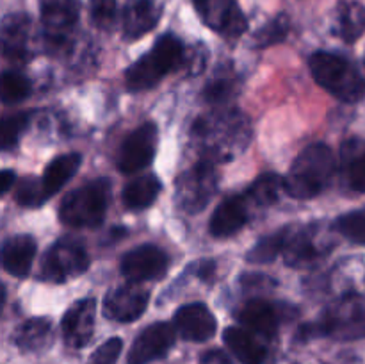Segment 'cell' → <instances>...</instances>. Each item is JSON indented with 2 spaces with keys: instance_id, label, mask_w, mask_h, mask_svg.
Listing matches in <instances>:
<instances>
[{
  "instance_id": "cell-1",
  "label": "cell",
  "mask_w": 365,
  "mask_h": 364,
  "mask_svg": "<svg viewBox=\"0 0 365 364\" xmlns=\"http://www.w3.org/2000/svg\"><path fill=\"white\" fill-rule=\"evenodd\" d=\"M250 121L237 111L210 114L192 127V141L205 153L203 161H230L250 143Z\"/></svg>"
},
{
  "instance_id": "cell-2",
  "label": "cell",
  "mask_w": 365,
  "mask_h": 364,
  "mask_svg": "<svg viewBox=\"0 0 365 364\" xmlns=\"http://www.w3.org/2000/svg\"><path fill=\"white\" fill-rule=\"evenodd\" d=\"M335 171V156L324 143L309 145L292 163L285 177V193L292 198L309 200L321 195Z\"/></svg>"
},
{
  "instance_id": "cell-3",
  "label": "cell",
  "mask_w": 365,
  "mask_h": 364,
  "mask_svg": "<svg viewBox=\"0 0 365 364\" xmlns=\"http://www.w3.org/2000/svg\"><path fill=\"white\" fill-rule=\"evenodd\" d=\"M185 46L177 36L164 34L157 39L153 49L146 56L139 57L134 64L125 71L127 89L138 93L159 84L168 74L178 70L184 64Z\"/></svg>"
},
{
  "instance_id": "cell-4",
  "label": "cell",
  "mask_w": 365,
  "mask_h": 364,
  "mask_svg": "<svg viewBox=\"0 0 365 364\" xmlns=\"http://www.w3.org/2000/svg\"><path fill=\"white\" fill-rule=\"evenodd\" d=\"M309 64L317 84L331 93L335 98L348 103L364 98V77L346 57L321 50V52L312 54Z\"/></svg>"
},
{
  "instance_id": "cell-5",
  "label": "cell",
  "mask_w": 365,
  "mask_h": 364,
  "mask_svg": "<svg viewBox=\"0 0 365 364\" xmlns=\"http://www.w3.org/2000/svg\"><path fill=\"white\" fill-rule=\"evenodd\" d=\"M109 202V178H95L64 196L59 207V218L64 225L70 227H98L106 220Z\"/></svg>"
},
{
  "instance_id": "cell-6",
  "label": "cell",
  "mask_w": 365,
  "mask_h": 364,
  "mask_svg": "<svg viewBox=\"0 0 365 364\" xmlns=\"http://www.w3.org/2000/svg\"><path fill=\"white\" fill-rule=\"evenodd\" d=\"M314 328L344 341L365 338V296L346 295L339 298L324 310Z\"/></svg>"
},
{
  "instance_id": "cell-7",
  "label": "cell",
  "mask_w": 365,
  "mask_h": 364,
  "mask_svg": "<svg viewBox=\"0 0 365 364\" xmlns=\"http://www.w3.org/2000/svg\"><path fill=\"white\" fill-rule=\"evenodd\" d=\"M89 268V253L81 241L63 238L46 250L41 261L39 278L53 284H63L70 278L78 277Z\"/></svg>"
},
{
  "instance_id": "cell-8",
  "label": "cell",
  "mask_w": 365,
  "mask_h": 364,
  "mask_svg": "<svg viewBox=\"0 0 365 364\" xmlns=\"http://www.w3.org/2000/svg\"><path fill=\"white\" fill-rule=\"evenodd\" d=\"M43 38L52 52L68 49L81 14V0H39Z\"/></svg>"
},
{
  "instance_id": "cell-9",
  "label": "cell",
  "mask_w": 365,
  "mask_h": 364,
  "mask_svg": "<svg viewBox=\"0 0 365 364\" xmlns=\"http://www.w3.org/2000/svg\"><path fill=\"white\" fill-rule=\"evenodd\" d=\"M217 181H220V175L214 163L200 161L196 166L178 177L177 189H175L177 206L189 214L203 211L216 193Z\"/></svg>"
},
{
  "instance_id": "cell-10",
  "label": "cell",
  "mask_w": 365,
  "mask_h": 364,
  "mask_svg": "<svg viewBox=\"0 0 365 364\" xmlns=\"http://www.w3.org/2000/svg\"><path fill=\"white\" fill-rule=\"evenodd\" d=\"M157 138H159V131L152 121H146V123L139 125L135 131H132L125 138L123 145L118 152V170L121 173H135L148 166L155 157Z\"/></svg>"
},
{
  "instance_id": "cell-11",
  "label": "cell",
  "mask_w": 365,
  "mask_h": 364,
  "mask_svg": "<svg viewBox=\"0 0 365 364\" xmlns=\"http://www.w3.org/2000/svg\"><path fill=\"white\" fill-rule=\"evenodd\" d=\"M150 302V291L141 285V282H128L118 285L107 293L103 300V314L109 320L120 323H130L145 314Z\"/></svg>"
},
{
  "instance_id": "cell-12",
  "label": "cell",
  "mask_w": 365,
  "mask_h": 364,
  "mask_svg": "<svg viewBox=\"0 0 365 364\" xmlns=\"http://www.w3.org/2000/svg\"><path fill=\"white\" fill-rule=\"evenodd\" d=\"M196 11L217 34L235 39L246 31V16L235 0H192Z\"/></svg>"
},
{
  "instance_id": "cell-13",
  "label": "cell",
  "mask_w": 365,
  "mask_h": 364,
  "mask_svg": "<svg viewBox=\"0 0 365 364\" xmlns=\"http://www.w3.org/2000/svg\"><path fill=\"white\" fill-rule=\"evenodd\" d=\"M177 338V328L175 325L159 321L146 327L141 334L132 343L130 352H128V364H150L157 359H163L171 346L175 345Z\"/></svg>"
},
{
  "instance_id": "cell-14",
  "label": "cell",
  "mask_w": 365,
  "mask_h": 364,
  "mask_svg": "<svg viewBox=\"0 0 365 364\" xmlns=\"http://www.w3.org/2000/svg\"><path fill=\"white\" fill-rule=\"evenodd\" d=\"M36 34L31 16L25 13H11L2 20V52L7 59L24 61L34 56Z\"/></svg>"
},
{
  "instance_id": "cell-15",
  "label": "cell",
  "mask_w": 365,
  "mask_h": 364,
  "mask_svg": "<svg viewBox=\"0 0 365 364\" xmlns=\"http://www.w3.org/2000/svg\"><path fill=\"white\" fill-rule=\"evenodd\" d=\"M121 273L132 282L160 278L168 270V256L155 245H141L123 256L120 263Z\"/></svg>"
},
{
  "instance_id": "cell-16",
  "label": "cell",
  "mask_w": 365,
  "mask_h": 364,
  "mask_svg": "<svg viewBox=\"0 0 365 364\" xmlns=\"http://www.w3.org/2000/svg\"><path fill=\"white\" fill-rule=\"evenodd\" d=\"M96 320V300L82 298L77 300L70 309L64 313L61 328H63V338L68 346L82 348L88 345L95 332Z\"/></svg>"
},
{
  "instance_id": "cell-17",
  "label": "cell",
  "mask_w": 365,
  "mask_h": 364,
  "mask_svg": "<svg viewBox=\"0 0 365 364\" xmlns=\"http://www.w3.org/2000/svg\"><path fill=\"white\" fill-rule=\"evenodd\" d=\"M175 328L184 339L192 343L209 341L216 334V316L202 302L182 305L175 314Z\"/></svg>"
},
{
  "instance_id": "cell-18",
  "label": "cell",
  "mask_w": 365,
  "mask_h": 364,
  "mask_svg": "<svg viewBox=\"0 0 365 364\" xmlns=\"http://www.w3.org/2000/svg\"><path fill=\"white\" fill-rule=\"evenodd\" d=\"M248 203L250 200L246 198L245 193L223 200L210 218V234L214 238H228L237 234L250 220Z\"/></svg>"
},
{
  "instance_id": "cell-19",
  "label": "cell",
  "mask_w": 365,
  "mask_h": 364,
  "mask_svg": "<svg viewBox=\"0 0 365 364\" xmlns=\"http://www.w3.org/2000/svg\"><path fill=\"white\" fill-rule=\"evenodd\" d=\"M163 7L157 0H130L125 6L121 14V27H123L125 39L141 38L148 34L160 20Z\"/></svg>"
},
{
  "instance_id": "cell-20",
  "label": "cell",
  "mask_w": 365,
  "mask_h": 364,
  "mask_svg": "<svg viewBox=\"0 0 365 364\" xmlns=\"http://www.w3.org/2000/svg\"><path fill=\"white\" fill-rule=\"evenodd\" d=\"M235 318H237L239 323L248 327L250 330L266 335V338L277 334L278 325H280V310H278V307L262 298L248 300L245 305L239 307Z\"/></svg>"
},
{
  "instance_id": "cell-21",
  "label": "cell",
  "mask_w": 365,
  "mask_h": 364,
  "mask_svg": "<svg viewBox=\"0 0 365 364\" xmlns=\"http://www.w3.org/2000/svg\"><path fill=\"white\" fill-rule=\"evenodd\" d=\"M36 250H38V245L32 236L18 234L7 238L2 245L4 270L14 277H27L34 263Z\"/></svg>"
},
{
  "instance_id": "cell-22",
  "label": "cell",
  "mask_w": 365,
  "mask_h": 364,
  "mask_svg": "<svg viewBox=\"0 0 365 364\" xmlns=\"http://www.w3.org/2000/svg\"><path fill=\"white\" fill-rule=\"evenodd\" d=\"M225 345L228 346L235 359L242 364H264L266 348L250 334L248 330L239 327H228L223 334Z\"/></svg>"
},
{
  "instance_id": "cell-23",
  "label": "cell",
  "mask_w": 365,
  "mask_h": 364,
  "mask_svg": "<svg viewBox=\"0 0 365 364\" xmlns=\"http://www.w3.org/2000/svg\"><path fill=\"white\" fill-rule=\"evenodd\" d=\"M52 341V321L48 318H31L14 332V343L24 352H39Z\"/></svg>"
},
{
  "instance_id": "cell-24",
  "label": "cell",
  "mask_w": 365,
  "mask_h": 364,
  "mask_svg": "<svg viewBox=\"0 0 365 364\" xmlns=\"http://www.w3.org/2000/svg\"><path fill=\"white\" fill-rule=\"evenodd\" d=\"M163 184L157 175H143L128 182L123 189V203L130 211H141L152 206L159 196Z\"/></svg>"
},
{
  "instance_id": "cell-25",
  "label": "cell",
  "mask_w": 365,
  "mask_h": 364,
  "mask_svg": "<svg viewBox=\"0 0 365 364\" xmlns=\"http://www.w3.org/2000/svg\"><path fill=\"white\" fill-rule=\"evenodd\" d=\"M82 164V156L78 152H70L63 153V156L56 157L52 163L46 166L45 175H43V184H45L46 193L48 196H52L53 193L59 191L75 173L81 168Z\"/></svg>"
},
{
  "instance_id": "cell-26",
  "label": "cell",
  "mask_w": 365,
  "mask_h": 364,
  "mask_svg": "<svg viewBox=\"0 0 365 364\" xmlns=\"http://www.w3.org/2000/svg\"><path fill=\"white\" fill-rule=\"evenodd\" d=\"M365 32V6L349 0L339 7V34L346 43H355Z\"/></svg>"
},
{
  "instance_id": "cell-27",
  "label": "cell",
  "mask_w": 365,
  "mask_h": 364,
  "mask_svg": "<svg viewBox=\"0 0 365 364\" xmlns=\"http://www.w3.org/2000/svg\"><path fill=\"white\" fill-rule=\"evenodd\" d=\"M282 191H285V178H282L277 173H264L253 181V184L246 189L245 195L250 200V203L271 206L280 198Z\"/></svg>"
},
{
  "instance_id": "cell-28",
  "label": "cell",
  "mask_w": 365,
  "mask_h": 364,
  "mask_svg": "<svg viewBox=\"0 0 365 364\" xmlns=\"http://www.w3.org/2000/svg\"><path fill=\"white\" fill-rule=\"evenodd\" d=\"M321 256V250L314 243L312 234L302 232L298 236H289L287 245H285V261L289 266L299 268L312 264Z\"/></svg>"
},
{
  "instance_id": "cell-29",
  "label": "cell",
  "mask_w": 365,
  "mask_h": 364,
  "mask_svg": "<svg viewBox=\"0 0 365 364\" xmlns=\"http://www.w3.org/2000/svg\"><path fill=\"white\" fill-rule=\"evenodd\" d=\"M291 236V228H280L269 236H264L255 246L248 252L246 261L253 264H267L277 259L285 250L287 239Z\"/></svg>"
},
{
  "instance_id": "cell-30",
  "label": "cell",
  "mask_w": 365,
  "mask_h": 364,
  "mask_svg": "<svg viewBox=\"0 0 365 364\" xmlns=\"http://www.w3.org/2000/svg\"><path fill=\"white\" fill-rule=\"evenodd\" d=\"M31 81L24 74L7 70L2 74V102L6 106L18 103L31 95Z\"/></svg>"
},
{
  "instance_id": "cell-31",
  "label": "cell",
  "mask_w": 365,
  "mask_h": 364,
  "mask_svg": "<svg viewBox=\"0 0 365 364\" xmlns=\"http://www.w3.org/2000/svg\"><path fill=\"white\" fill-rule=\"evenodd\" d=\"M14 198L20 206L24 207H39L43 202L50 198L46 193L43 178L36 177H25L18 182L16 191H14Z\"/></svg>"
},
{
  "instance_id": "cell-32",
  "label": "cell",
  "mask_w": 365,
  "mask_h": 364,
  "mask_svg": "<svg viewBox=\"0 0 365 364\" xmlns=\"http://www.w3.org/2000/svg\"><path fill=\"white\" fill-rule=\"evenodd\" d=\"M289 16L287 14H278L273 20L267 21L259 32H255L253 39H255V46L259 49H267L277 43H282L289 34Z\"/></svg>"
},
{
  "instance_id": "cell-33",
  "label": "cell",
  "mask_w": 365,
  "mask_h": 364,
  "mask_svg": "<svg viewBox=\"0 0 365 364\" xmlns=\"http://www.w3.org/2000/svg\"><path fill=\"white\" fill-rule=\"evenodd\" d=\"M334 228L349 241L365 245V209L351 211L335 220Z\"/></svg>"
},
{
  "instance_id": "cell-34",
  "label": "cell",
  "mask_w": 365,
  "mask_h": 364,
  "mask_svg": "<svg viewBox=\"0 0 365 364\" xmlns=\"http://www.w3.org/2000/svg\"><path fill=\"white\" fill-rule=\"evenodd\" d=\"M31 123V113L9 114L0 123V146L2 150H11L18 143L20 136Z\"/></svg>"
},
{
  "instance_id": "cell-35",
  "label": "cell",
  "mask_w": 365,
  "mask_h": 364,
  "mask_svg": "<svg viewBox=\"0 0 365 364\" xmlns=\"http://www.w3.org/2000/svg\"><path fill=\"white\" fill-rule=\"evenodd\" d=\"M234 79H232L230 75H221V77L209 81V84L205 86V91H203V96H205L207 102L210 103H225L232 95H234Z\"/></svg>"
},
{
  "instance_id": "cell-36",
  "label": "cell",
  "mask_w": 365,
  "mask_h": 364,
  "mask_svg": "<svg viewBox=\"0 0 365 364\" xmlns=\"http://www.w3.org/2000/svg\"><path fill=\"white\" fill-rule=\"evenodd\" d=\"M91 20L98 29H110L116 21L118 0H91Z\"/></svg>"
},
{
  "instance_id": "cell-37",
  "label": "cell",
  "mask_w": 365,
  "mask_h": 364,
  "mask_svg": "<svg viewBox=\"0 0 365 364\" xmlns=\"http://www.w3.org/2000/svg\"><path fill=\"white\" fill-rule=\"evenodd\" d=\"M121 350H123V341H121L120 338L107 339L103 345H100L98 348L91 353L88 364H116Z\"/></svg>"
},
{
  "instance_id": "cell-38",
  "label": "cell",
  "mask_w": 365,
  "mask_h": 364,
  "mask_svg": "<svg viewBox=\"0 0 365 364\" xmlns=\"http://www.w3.org/2000/svg\"><path fill=\"white\" fill-rule=\"evenodd\" d=\"M349 184L355 191L365 193V152L360 153L349 166Z\"/></svg>"
},
{
  "instance_id": "cell-39",
  "label": "cell",
  "mask_w": 365,
  "mask_h": 364,
  "mask_svg": "<svg viewBox=\"0 0 365 364\" xmlns=\"http://www.w3.org/2000/svg\"><path fill=\"white\" fill-rule=\"evenodd\" d=\"M189 268L202 280H210L216 275V263L214 261H198V263H195Z\"/></svg>"
},
{
  "instance_id": "cell-40",
  "label": "cell",
  "mask_w": 365,
  "mask_h": 364,
  "mask_svg": "<svg viewBox=\"0 0 365 364\" xmlns=\"http://www.w3.org/2000/svg\"><path fill=\"white\" fill-rule=\"evenodd\" d=\"M200 364H232V363L225 352H221V350H210V352H207L205 355L202 357Z\"/></svg>"
},
{
  "instance_id": "cell-41",
  "label": "cell",
  "mask_w": 365,
  "mask_h": 364,
  "mask_svg": "<svg viewBox=\"0 0 365 364\" xmlns=\"http://www.w3.org/2000/svg\"><path fill=\"white\" fill-rule=\"evenodd\" d=\"M14 181H16V175H14L13 170H4L0 173V191H2V195H6L13 188Z\"/></svg>"
}]
</instances>
